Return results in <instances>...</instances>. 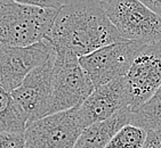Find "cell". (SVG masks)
<instances>
[{"label": "cell", "instance_id": "obj_1", "mask_svg": "<svg viewBox=\"0 0 161 148\" xmlns=\"http://www.w3.org/2000/svg\"><path fill=\"white\" fill-rule=\"evenodd\" d=\"M56 56L81 57L126 40L108 18L102 0H68L45 38Z\"/></svg>", "mask_w": 161, "mask_h": 148}, {"label": "cell", "instance_id": "obj_2", "mask_svg": "<svg viewBox=\"0 0 161 148\" xmlns=\"http://www.w3.org/2000/svg\"><path fill=\"white\" fill-rule=\"evenodd\" d=\"M58 10L0 0V46H29L47 37Z\"/></svg>", "mask_w": 161, "mask_h": 148}, {"label": "cell", "instance_id": "obj_3", "mask_svg": "<svg viewBox=\"0 0 161 148\" xmlns=\"http://www.w3.org/2000/svg\"><path fill=\"white\" fill-rule=\"evenodd\" d=\"M104 8L126 40L142 43L161 40V16L140 0H106Z\"/></svg>", "mask_w": 161, "mask_h": 148}, {"label": "cell", "instance_id": "obj_4", "mask_svg": "<svg viewBox=\"0 0 161 148\" xmlns=\"http://www.w3.org/2000/svg\"><path fill=\"white\" fill-rule=\"evenodd\" d=\"M84 129L77 106L32 121L24 136L28 148H73Z\"/></svg>", "mask_w": 161, "mask_h": 148}, {"label": "cell", "instance_id": "obj_5", "mask_svg": "<svg viewBox=\"0 0 161 148\" xmlns=\"http://www.w3.org/2000/svg\"><path fill=\"white\" fill-rule=\"evenodd\" d=\"M94 88L79 58L55 55L49 114L80 106Z\"/></svg>", "mask_w": 161, "mask_h": 148}, {"label": "cell", "instance_id": "obj_6", "mask_svg": "<svg viewBox=\"0 0 161 148\" xmlns=\"http://www.w3.org/2000/svg\"><path fill=\"white\" fill-rule=\"evenodd\" d=\"M146 43L138 41L114 42L79 57V63L95 87L125 77L137 51Z\"/></svg>", "mask_w": 161, "mask_h": 148}, {"label": "cell", "instance_id": "obj_7", "mask_svg": "<svg viewBox=\"0 0 161 148\" xmlns=\"http://www.w3.org/2000/svg\"><path fill=\"white\" fill-rule=\"evenodd\" d=\"M125 77L129 105L135 111L161 87V40L144 45L135 55Z\"/></svg>", "mask_w": 161, "mask_h": 148}, {"label": "cell", "instance_id": "obj_8", "mask_svg": "<svg viewBox=\"0 0 161 148\" xmlns=\"http://www.w3.org/2000/svg\"><path fill=\"white\" fill-rule=\"evenodd\" d=\"M53 54V47L46 39L29 46H0V86L12 92Z\"/></svg>", "mask_w": 161, "mask_h": 148}, {"label": "cell", "instance_id": "obj_9", "mask_svg": "<svg viewBox=\"0 0 161 148\" xmlns=\"http://www.w3.org/2000/svg\"><path fill=\"white\" fill-rule=\"evenodd\" d=\"M54 64L55 55L53 54L46 62L32 70L23 82L12 91L14 99L28 115L29 123L49 115Z\"/></svg>", "mask_w": 161, "mask_h": 148}, {"label": "cell", "instance_id": "obj_10", "mask_svg": "<svg viewBox=\"0 0 161 148\" xmlns=\"http://www.w3.org/2000/svg\"><path fill=\"white\" fill-rule=\"evenodd\" d=\"M127 105H129L127 80L126 77H120L95 87L79 106V115L84 127L87 128L111 117Z\"/></svg>", "mask_w": 161, "mask_h": 148}, {"label": "cell", "instance_id": "obj_11", "mask_svg": "<svg viewBox=\"0 0 161 148\" xmlns=\"http://www.w3.org/2000/svg\"><path fill=\"white\" fill-rule=\"evenodd\" d=\"M133 114V107L127 105L106 120L85 128L73 148H104L121 128L130 123Z\"/></svg>", "mask_w": 161, "mask_h": 148}, {"label": "cell", "instance_id": "obj_12", "mask_svg": "<svg viewBox=\"0 0 161 148\" xmlns=\"http://www.w3.org/2000/svg\"><path fill=\"white\" fill-rule=\"evenodd\" d=\"M29 119L12 92L0 86V132L24 133Z\"/></svg>", "mask_w": 161, "mask_h": 148}, {"label": "cell", "instance_id": "obj_13", "mask_svg": "<svg viewBox=\"0 0 161 148\" xmlns=\"http://www.w3.org/2000/svg\"><path fill=\"white\" fill-rule=\"evenodd\" d=\"M130 124L146 131H161V87L151 98L134 111Z\"/></svg>", "mask_w": 161, "mask_h": 148}, {"label": "cell", "instance_id": "obj_14", "mask_svg": "<svg viewBox=\"0 0 161 148\" xmlns=\"http://www.w3.org/2000/svg\"><path fill=\"white\" fill-rule=\"evenodd\" d=\"M146 137V130L129 123L121 128L104 148H142Z\"/></svg>", "mask_w": 161, "mask_h": 148}, {"label": "cell", "instance_id": "obj_15", "mask_svg": "<svg viewBox=\"0 0 161 148\" xmlns=\"http://www.w3.org/2000/svg\"><path fill=\"white\" fill-rule=\"evenodd\" d=\"M0 148H28L24 133L0 132Z\"/></svg>", "mask_w": 161, "mask_h": 148}, {"label": "cell", "instance_id": "obj_16", "mask_svg": "<svg viewBox=\"0 0 161 148\" xmlns=\"http://www.w3.org/2000/svg\"><path fill=\"white\" fill-rule=\"evenodd\" d=\"M16 3L29 5V6L39 7V8H48V9L59 10L68 3V0H14Z\"/></svg>", "mask_w": 161, "mask_h": 148}, {"label": "cell", "instance_id": "obj_17", "mask_svg": "<svg viewBox=\"0 0 161 148\" xmlns=\"http://www.w3.org/2000/svg\"><path fill=\"white\" fill-rule=\"evenodd\" d=\"M142 148H161V131H147L145 144Z\"/></svg>", "mask_w": 161, "mask_h": 148}, {"label": "cell", "instance_id": "obj_18", "mask_svg": "<svg viewBox=\"0 0 161 148\" xmlns=\"http://www.w3.org/2000/svg\"><path fill=\"white\" fill-rule=\"evenodd\" d=\"M145 6H147L151 10L161 16V0H140Z\"/></svg>", "mask_w": 161, "mask_h": 148}]
</instances>
